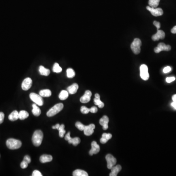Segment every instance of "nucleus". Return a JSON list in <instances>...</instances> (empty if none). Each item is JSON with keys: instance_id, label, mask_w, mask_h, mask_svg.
I'll return each instance as SVG.
<instances>
[{"instance_id": "obj_1", "label": "nucleus", "mask_w": 176, "mask_h": 176, "mask_svg": "<svg viewBox=\"0 0 176 176\" xmlns=\"http://www.w3.org/2000/svg\"><path fill=\"white\" fill-rule=\"evenodd\" d=\"M43 139V133L41 130H36L34 132L32 137L33 144L35 146H39L42 143Z\"/></svg>"}, {"instance_id": "obj_2", "label": "nucleus", "mask_w": 176, "mask_h": 176, "mask_svg": "<svg viewBox=\"0 0 176 176\" xmlns=\"http://www.w3.org/2000/svg\"><path fill=\"white\" fill-rule=\"evenodd\" d=\"M7 147L11 150H16L20 148L22 146V142L18 139H10L6 142Z\"/></svg>"}, {"instance_id": "obj_3", "label": "nucleus", "mask_w": 176, "mask_h": 176, "mask_svg": "<svg viewBox=\"0 0 176 176\" xmlns=\"http://www.w3.org/2000/svg\"><path fill=\"white\" fill-rule=\"evenodd\" d=\"M64 105L63 104H56L53 107L49 110V111L47 113V116L48 117H52L59 113L61 111L63 110Z\"/></svg>"}, {"instance_id": "obj_4", "label": "nucleus", "mask_w": 176, "mask_h": 176, "mask_svg": "<svg viewBox=\"0 0 176 176\" xmlns=\"http://www.w3.org/2000/svg\"><path fill=\"white\" fill-rule=\"evenodd\" d=\"M141 41L139 38H136L132 43L131 45V50L135 54H138L141 52Z\"/></svg>"}, {"instance_id": "obj_5", "label": "nucleus", "mask_w": 176, "mask_h": 176, "mask_svg": "<svg viewBox=\"0 0 176 176\" xmlns=\"http://www.w3.org/2000/svg\"><path fill=\"white\" fill-rule=\"evenodd\" d=\"M29 97L31 100L39 106H42V105H43V103H44L43 99L42 96H41L40 94L39 95L34 92H32L30 94Z\"/></svg>"}, {"instance_id": "obj_6", "label": "nucleus", "mask_w": 176, "mask_h": 176, "mask_svg": "<svg viewBox=\"0 0 176 176\" xmlns=\"http://www.w3.org/2000/svg\"><path fill=\"white\" fill-rule=\"evenodd\" d=\"M140 75L143 80H147L149 78V74L148 73V67L146 65L143 64L140 67Z\"/></svg>"}, {"instance_id": "obj_7", "label": "nucleus", "mask_w": 176, "mask_h": 176, "mask_svg": "<svg viewBox=\"0 0 176 176\" xmlns=\"http://www.w3.org/2000/svg\"><path fill=\"white\" fill-rule=\"evenodd\" d=\"M171 47L170 45H166L163 43L158 44V47L154 49V52L156 53H160L162 51H169L171 50Z\"/></svg>"}, {"instance_id": "obj_8", "label": "nucleus", "mask_w": 176, "mask_h": 176, "mask_svg": "<svg viewBox=\"0 0 176 176\" xmlns=\"http://www.w3.org/2000/svg\"><path fill=\"white\" fill-rule=\"evenodd\" d=\"M106 160L107 162V167L109 169H111L116 164V158L111 154H108L106 156Z\"/></svg>"}, {"instance_id": "obj_9", "label": "nucleus", "mask_w": 176, "mask_h": 176, "mask_svg": "<svg viewBox=\"0 0 176 176\" xmlns=\"http://www.w3.org/2000/svg\"><path fill=\"white\" fill-rule=\"evenodd\" d=\"M146 9L150 12L152 15H153L154 16H160L162 15L163 14V10L162 8H153V7H151L150 6H148L146 7Z\"/></svg>"}, {"instance_id": "obj_10", "label": "nucleus", "mask_w": 176, "mask_h": 176, "mask_svg": "<svg viewBox=\"0 0 176 176\" xmlns=\"http://www.w3.org/2000/svg\"><path fill=\"white\" fill-rule=\"evenodd\" d=\"M32 84H33L32 79L29 77L26 78V79H24V80L22 82V88L23 90H29L31 87Z\"/></svg>"}, {"instance_id": "obj_11", "label": "nucleus", "mask_w": 176, "mask_h": 176, "mask_svg": "<svg viewBox=\"0 0 176 176\" xmlns=\"http://www.w3.org/2000/svg\"><path fill=\"white\" fill-rule=\"evenodd\" d=\"M92 148L89 152V154L90 156L93 155L94 154H96L100 151V147L99 144H97V142L94 141L91 144Z\"/></svg>"}, {"instance_id": "obj_12", "label": "nucleus", "mask_w": 176, "mask_h": 176, "mask_svg": "<svg viewBox=\"0 0 176 176\" xmlns=\"http://www.w3.org/2000/svg\"><path fill=\"white\" fill-rule=\"evenodd\" d=\"M95 125L94 124H90L88 126H85L84 128V133L86 136H91L94 133V129H95Z\"/></svg>"}, {"instance_id": "obj_13", "label": "nucleus", "mask_w": 176, "mask_h": 176, "mask_svg": "<svg viewBox=\"0 0 176 176\" xmlns=\"http://www.w3.org/2000/svg\"><path fill=\"white\" fill-rule=\"evenodd\" d=\"M92 95V92L90 90H86L84 95L80 98V102L83 103H87L90 101V100L91 96Z\"/></svg>"}, {"instance_id": "obj_14", "label": "nucleus", "mask_w": 176, "mask_h": 176, "mask_svg": "<svg viewBox=\"0 0 176 176\" xmlns=\"http://www.w3.org/2000/svg\"><path fill=\"white\" fill-rule=\"evenodd\" d=\"M165 36V33L162 30H158L157 33L155 34L152 36V39L154 41H158L160 39H163Z\"/></svg>"}, {"instance_id": "obj_15", "label": "nucleus", "mask_w": 176, "mask_h": 176, "mask_svg": "<svg viewBox=\"0 0 176 176\" xmlns=\"http://www.w3.org/2000/svg\"><path fill=\"white\" fill-rule=\"evenodd\" d=\"M109 121V119L108 117L106 116H104L99 120V123L101 125L103 126V129L104 130L108 129Z\"/></svg>"}, {"instance_id": "obj_16", "label": "nucleus", "mask_w": 176, "mask_h": 176, "mask_svg": "<svg viewBox=\"0 0 176 176\" xmlns=\"http://www.w3.org/2000/svg\"><path fill=\"white\" fill-rule=\"evenodd\" d=\"M78 88H79L78 85L76 83H74V84H72L71 86L68 87L67 88V91L69 94H73L77 92Z\"/></svg>"}, {"instance_id": "obj_17", "label": "nucleus", "mask_w": 176, "mask_h": 176, "mask_svg": "<svg viewBox=\"0 0 176 176\" xmlns=\"http://www.w3.org/2000/svg\"><path fill=\"white\" fill-rule=\"evenodd\" d=\"M122 167L120 165H118L116 166H113L112 168L111 169V172L110 173V176H118V173L121 171Z\"/></svg>"}, {"instance_id": "obj_18", "label": "nucleus", "mask_w": 176, "mask_h": 176, "mask_svg": "<svg viewBox=\"0 0 176 176\" xmlns=\"http://www.w3.org/2000/svg\"><path fill=\"white\" fill-rule=\"evenodd\" d=\"M52 157L50 155H43L40 158V161L42 163H46L52 162Z\"/></svg>"}, {"instance_id": "obj_19", "label": "nucleus", "mask_w": 176, "mask_h": 176, "mask_svg": "<svg viewBox=\"0 0 176 176\" xmlns=\"http://www.w3.org/2000/svg\"><path fill=\"white\" fill-rule=\"evenodd\" d=\"M19 118V114L18 111H14L8 116V119L10 121H14Z\"/></svg>"}, {"instance_id": "obj_20", "label": "nucleus", "mask_w": 176, "mask_h": 176, "mask_svg": "<svg viewBox=\"0 0 176 176\" xmlns=\"http://www.w3.org/2000/svg\"><path fill=\"white\" fill-rule=\"evenodd\" d=\"M111 137H112V135L111 134L103 133L102 134L101 139H100V142L102 144L106 143L109 140H110L111 139Z\"/></svg>"}, {"instance_id": "obj_21", "label": "nucleus", "mask_w": 176, "mask_h": 176, "mask_svg": "<svg viewBox=\"0 0 176 176\" xmlns=\"http://www.w3.org/2000/svg\"><path fill=\"white\" fill-rule=\"evenodd\" d=\"M39 73L41 75L44 76H48L50 74V71L48 69H46L44 66H40L39 67Z\"/></svg>"}, {"instance_id": "obj_22", "label": "nucleus", "mask_w": 176, "mask_h": 176, "mask_svg": "<svg viewBox=\"0 0 176 176\" xmlns=\"http://www.w3.org/2000/svg\"><path fill=\"white\" fill-rule=\"evenodd\" d=\"M33 109L32 110V113L33 115L35 116H38L41 115V111L40 109L37 106L36 104H33Z\"/></svg>"}, {"instance_id": "obj_23", "label": "nucleus", "mask_w": 176, "mask_h": 176, "mask_svg": "<svg viewBox=\"0 0 176 176\" xmlns=\"http://www.w3.org/2000/svg\"><path fill=\"white\" fill-rule=\"evenodd\" d=\"M73 176H88V174L87 172H86L84 170L77 169L73 172Z\"/></svg>"}, {"instance_id": "obj_24", "label": "nucleus", "mask_w": 176, "mask_h": 176, "mask_svg": "<svg viewBox=\"0 0 176 176\" xmlns=\"http://www.w3.org/2000/svg\"><path fill=\"white\" fill-rule=\"evenodd\" d=\"M39 94L42 97H50L52 95V92L49 89H45L40 90Z\"/></svg>"}, {"instance_id": "obj_25", "label": "nucleus", "mask_w": 176, "mask_h": 176, "mask_svg": "<svg viewBox=\"0 0 176 176\" xmlns=\"http://www.w3.org/2000/svg\"><path fill=\"white\" fill-rule=\"evenodd\" d=\"M69 96V92L65 90H62L59 95V98L60 100H64L68 99Z\"/></svg>"}, {"instance_id": "obj_26", "label": "nucleus", "mask_w": 176, "mask_h": 176, "mask_svg": "<svg viewBox=\"0 0 176 176\" xmlns=\"http://www.w3.org/2000/svg\"><path fill=\"white\" fill-rule=\"evenodd\" d=\"M19 118L21 120H24L28 118L29 116V113L26 111H21L19 113Z\"/></svg>"}, {"instance_id": "obj_27", "label": "nucleus", "mask_w": 176, "mask_h": 176, "mask_svg": "<svg viewBox=\"0 0 176 176\" xmlns=\"http://www.w3.org/2000/svg\"><path fill=\"white\" fill-rule=\"evenodd\" d=\"M160 2V0H149V5L151 7L157 8L159 5Z\"/></svg>"}, {"instance_id": "obj_28", "label": "nucleus", "mask_w": 176, "mask_h": 176, "mask_svg": "<svg viewBox=\"0 0 176 176\" xmlns=\"http://www.w3.org/2000/svg\"><path fill=\"white\" fill-rule=\"evenodd\" d=\"M75 73L74 70L71 68H69L67 70V76L68 78H72L75 76Z\"/></svg>"}, {"instance_id": "obj_29", "label": "nucleus", "mask_w": 176, "mask_h": 176, "mask_svg": "<svg viewBox=\"0 0 176 176\" xmlns=\"http://www.w3.org/2000/svg\"><path fill=\"white\" fill-rule=\"evenodd\" d=\"M59 130V135L60 137H63L64 136L66 131L65 130V125L64 124L60 125V127L58 129Z\"/></svg>"}, {"instance_id": "obj_30", "label": "nucleus", "mask_w": 176, "mask_h": 176, "mask_svg": "<svg viewBox=\"0 0 176 176\" xmlns=\"http://www.w3.org/2000/svg\"><path fill=\"white\" fill-rule=\"evenodd\" d=\"M52 71L53 72L56 73H60L62 71V69L61 67L59 66V64L57 63H54V64L53 65V69Z\"/></svg>"}, {"instance_id": "obj_31", "label": "nucleus", "mask_w": 176, "mask_h": 176, "mask_svg": "<svg viewBox=\"0 0 176 176\" xmlns=\"http://www.w3.org/2000/svg\"><path fill=\"white\" fill-rule=\"evenodd\" d=\"M80 141H80V139L79 137H74V138H72V139H71V144H73V145L76 146L80 143Z\"/></svg>"}, {"instance_id": "obj_32", "label": "nucleus", "mask_w": 176, "mask_h": 176, "mask_svg": "<svg viewBox=\"0 0 176 176\" xmlns=\"http://www.w3.org/2000/svg\"><path fill=\"white\" fill-rule=\"evenodd\" d=\"M75 126L78 129H79L80 131H83L84 129V128H85V125L83 124L82 123H81L80 122H76L75 123Z\"/></svg>"}, {"instance_id": "obj_33", "label": "nucleus", "mask_w": 176, "mask_h": 176, "mask_svg": "<svg viewBox=\"0 0 176 176\" xmlns=\"http://www.w3.org/2000/svg\"><path fill=\"white\" fill-rule=\"evenodd\" d=\"M81 112L83 114H87L90 112V109L88 108L86 106H82L81 107Z\"/></svg>"}, {"instance_id": "obj_34", "label": "nucleus", "mask_w": 176, "mask_h": 176, "mask_svg": "<svg viewBox=\"0 0 176 176\" xmlns=\"http://www.w3.org/2000/svg\"><path fill=\"white\" fill-rule=\"evenodd\" d=\"M28 164H29V163H28L27 162L24 160H23V162H21L20 166H21V167L22 168V169H25V168L28 167Z\"/></svg>"}, {"instance_id": "obj_35", "label": "nucleus", "mask_w": 176, "mask_h": 176, "mask_svg": "<svg viewBox=\"0 0 176 176\" xmlns=\"http://www.w3.org/2000/svg\"><path fill=\"white\" fill-rule=\"evenodd\" d=\"M94 101L95 105H97V106H99L102 103V101L100 100V98L95 97L94 99Z\"/></svg>"}, {"instance_id": "obj_36", "label": "nucleus", "mask_w": 176, "mask_h": 176, "mask_svg": "<svg viewBox=\"0 0 176 176\" xmlns=\"http://www.w3.org/2000/svg\"><path fill=\"white\" fill-rule=\"evenodd\" d=\"M33 176H42V174L38 170H34V171L33 172Z\"/></svg>"}, {"instance_id": "obj_37", "label": "nucleus", "mask_w": 176, "mask_h": 176, "mask_svg": "<svg viewBox=\"0 0 176 176\" xmlns=\"http://www.w3.org/2000/svg\"><path fill=\"white\" fill-rule=\"evenodd\" d=\"M171 68L170 67H165V68L163 69V73H169L170 71H171Z\"/></svg>"}, {"instance_id": "obj_38", "label": "nucleus", "mask_w": 176, "mask_h": 176, "mask_svg": "<svg viewBox=\"0 0 176 176\" xmlns=\"http://www.w3.org/2000/svg\"><path fill=\"white\" fill-rule=\"evenodd\" d=\"M175 77H167L166 78V81L168 83H171L172 82H173V81H175Z\"/></svg>"}, {"instance_id": "obj_39", "label": "nucleus", "mask_w": 176, "mask_h": 176, "mask_svg": "<svg viewBox=\"0 0 176 176\" xmlns=\"http://www.w3.org/2000/svg\"><path fill=\"white\" fill-rule=\"evenodd\" d=\"M5 118V114L3 112H0V124L3 122Z\"/></svg>"}, {"instance_id": "obj_40", "label": "nucleus", "mask_w": 176, "mask_h": 176, "mask_svg": "<svg viewBox=\"0 0 176 176\" xmlns=\"http://www.w3.org/2000/svg\"><path fill=\"white\" fill-rule=\"evenodd\" d=\"M70 135H71V133H70V132H69L65 136V139L66 140V141H70L71 140L72 138L71 137Z\"/></svg>"}, {"instance_id": "obj_41", "label": "nucleus", "mask_w": 176, "mask_h": 176, "mask_svg": "<svg viewBox=\"0 0 176 176\" xmlns=\"http://www.w3.org/2000/svg\"><path fill=\"white\" fill-rule=\"evenodd\" d=\"M153 24L157 28V30H158L160 28V23L157 21H154Z\"/></svg>"}, {"instance_id": "obj_42", "label": "nucleus", "mask_w": 176, "mask_h": 176, "mask_svg": "<svg viewBox=\"0 0 176 176\" xmlns=\"http://www.w3.org/2000/svg\"><path fill=\"white\" fill-rule=\"evenodd\" d=\"M98 109L96 107H92L90 109V111L92 113H96Z\"/></svg>"}, {"instance_id": "obj_43", "label": "nucleus", "mask_w": 176, "mask_h": 176, "mask_svg": "<svg viewBox=\"0 0 176 176\" xmlns=\"http://www.w3.org/2000/svg\"><path fill=\"white\" fill-rule=\"evenodd\" d=\"M24 160L27 162L28 163H31V158L29 156H25L24 157Z\"/></svg>"}, {"instance_id": "obj_44", "label": "nucleus", "mask_w": 176, "mask_h": 176, "mask_svg": "<svg viewBox=\"0 0 176 176\" xmlns=\"http://www.w3.org/2000/svg\"><path fill=\"white\" fill-rule=\"evenodd\" d=\"M60 125L58 123V124H57L55 125H54V126H52V129H53L58 130L59 128V127H60Z\"/></svg>"}, {"instance_id": "obj_45", "label": "nucleus", "mask_w": 176, "mask_h": 176, "mask_svg": "<svg viewBox=\"0 0 176 176\" xmlns=\"http://www.w3.org/2000/svg\"><path fill=\"white\" fill-rule=\"evenodd\" d=\"M171 31V33H173V34H176V26H175V27H173V29H172Z\"/></svg>"}, {"instance_id": "obj_46", "label": "nucleus", "mask_w": 176, "mask_h": 176, "mask_svg": "<svg viewBox=\"0 0 176 176\" xmlns=\"http://www.w3.org/2000/svg\"><path fill=\"white\" fill-rule=\"evenodd\" d=\"M171 106L173 107V108L176 110V102L173 101L171 103Z\"/></svg>"}, {"instance_id": "obj_47", "label": "nucleus", "mask_w": 176, "mask_h": 176, "mask_svg": "<svg viewBox=\"0 0 176 176\" xmlns=\"http://www.w3.org/2000/svg\"><path fill=\"white\" fill-rule=\"evenodd\" d=\"M172 100H173V101L176 102V94H174V95H173Z\"/></svg>"}, {"instance_id": "obj_48", "label": "nucleus", "mask_w": 176, "mask_h": 176, "mask_svg": "<svg viewBox=\"0 0 176 176\" xmlns=\"http://www.w3.org/2000/svg\"><path fill=\"white\" fill-rule=\"evenodd\" d=\"M99 106V108H103L104 106V104L103 102H102V103L100 105L98 106Z\"/></svg>"}]
</instances>
